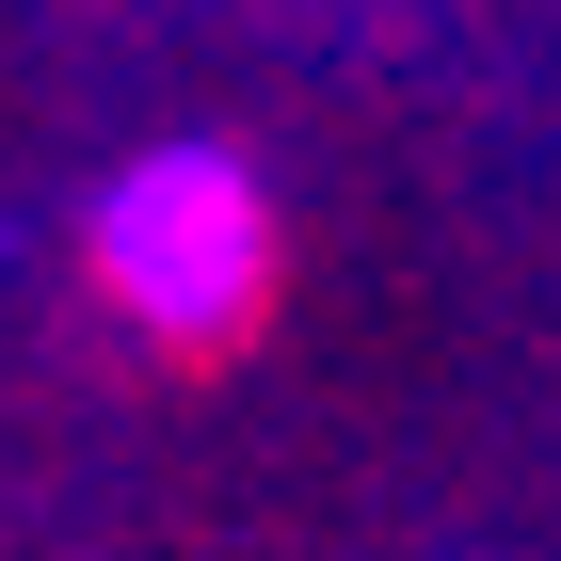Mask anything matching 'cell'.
Here are the masks:
<instances>
[{
    "label": "cell",
    "instance_id": "obj_1",
    "mask_svg": "<svg viewBox=\"0 0 561 561\" xmlns=\"http://www.w3.org/2000/svg\"><path fill=\"white\" fill-rule=\"evenodd\" d=\"M273 193L241 145H145L113 193H96V289L129 305L161 353H241L273 321Z\"/></svg>",
    "mask_w": 561,
    "mask_h": 561
}]
</instances>
